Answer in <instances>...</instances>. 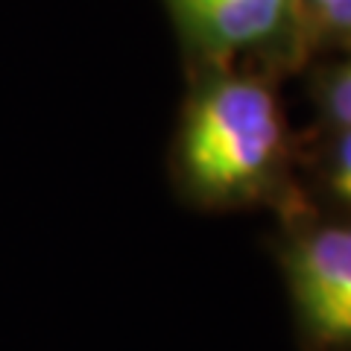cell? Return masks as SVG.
<instances>
[{
  "label": "cell",
  "mask_w": 351,
  "mask_h": 351,
  "mask_svg": "<svg viewBox=\"0 0 351 351\" xmlns=\"http://www.w3.org/2000/svg\"><path fill=\"white\" fill-rule=\"evenodd\" d=\"M299 319L319 346H351V226H325L287 252Z\"/></svg>",
  "instance_id": "cell-3"
},
{
  "label": "cell",
  "mask_w": 351,
  "mask_h": 351,
  "mask_svg": "<svg viewBox=\"0 0 351 351\" xmlns=\"http://www.w3.org/2000/svg\"><path fill=\"white\" fill-rule=\"evenodd\" d=\"M184 53L199 71L252 50H304L302 0H164Z\"/></svg>",
  "instance_id": "cell-2"
},
{
  "label": "cell",
  "mask_w": 351,
  "mask_h": 351,
  "mask_svg": "<svg viewBox=\"0 0 351 351\" xmlns=\"http://www.w3.org/2000/svg\"><path fill=\"white\" fill-rule=\"evenodd\" d=\"M284 144V117L269 82L199 71L176 135V179L202 205L261 199L276 184Z\"/></svg>",
  "instance_id": "cell-1"
},
{
  "label": "cell",
  "mask_w": 351,
  "mask_h": 351,
  "mask_svg": "<svg viewBox=\"0 0 351 351\" xmlns=\"http://www.w3.org/2000/svg\"><path fill=\"white\" fill-rule=\"evenodd\" d=\"M325 106L339 129H351V59L334 73V80L325 88Z\"/></svg>",
  "instance_id": "cell-5"
},
{
  "label": "cell",
  "mask_w": 351,
  "mask_h": 351,
  "mask_svg": "<svg viewBox=\"0 0 351 351\" xmlns=\"http://www.w3.org/2000/svg\"><path fill=\"white\" fill-rule=\"evenodd\" d=\"M331 188L339 199L351 205V129H343V135L337 138L331 158Z\"/></svg>",
  "instance_id": "cell-6"
},
{
  "label": "cell",
  "mask_w": 351,
  "mask_h": 351,
  "mask_svg": "<svg viewBox=\"0 0 351 351\" xmlns=\"http://www.w3.org/2000/svg\"><path fill=\"white\" fill-rule=\"evenodd\" d=\"M351 0H302V44L319 36H348Z\"/></svg>",
  "instance_id": "cell-4"
}]
</instances>
